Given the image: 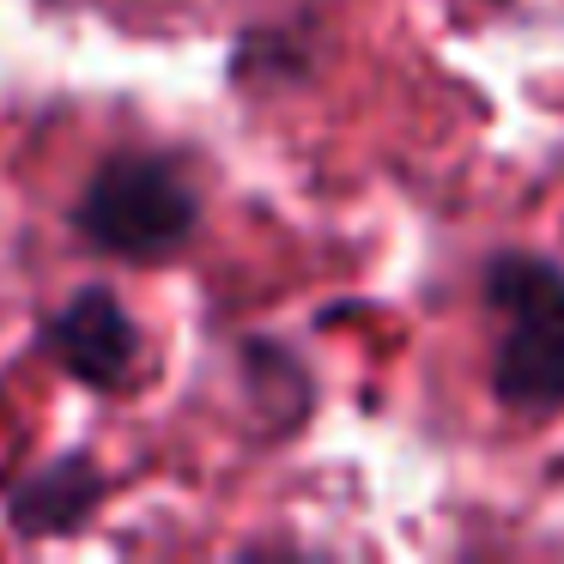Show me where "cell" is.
Returning <instances> with one entry per match:
<instances>
[{
  "mask_svg": "<svg viewBox=\"0 0 564 564\" xmlns=\"http://www.w3.org/2000/svg\"><path fill=\"white\" fill-rule=\"evenodd\" d=\"M200 231V188L183 159L152 147H122L86 176L74 200V237L104 261L159 268L176 261Z\"/></svg>",
  "mask_w": 564,
  "mask_h": 564,
  "instance_id": "cell-1",
  "label": "cell"
},
{
  "mask_svg": "<svg viewBox=\"0 0 564 564\" xmlns=\"http://www.w3.org/2000/svg\"><path fill=\"white\" fill-rule=\"evenodd\" d=\"M43 352L79 382V389L116 394L128 389L140 365V328L128 316V304L110 285H79L62 310H50L43 322Z\"/></svg>",
  "mask_w": 564,
  "mask_h": 564,
  "instance_id": "cell-3",
  "label": "cell"
},
{
  "mask_svg": "<svg viewBox=\"0 0 564 564\" xmlns=\"http://www.w3.org/2000/svg\"><path fill=\"white\" fill-rule=\"evenodd\" d=\"M486 310L498 406L528 425L564 413V268L528 249H503L486 261Z\"/></svg>",
  "mask_w": 564,
  "mask_h": 564,
  "instance_id": "cell-2",
  "label": "cell"
},
{
  "mask_svg": "<svg viewBox=\"0 0 564 564\" xmlns=\"http://www.w3.org/2000/svg\"><path fill=\"white\" fill-rule=\"evenodd\" d=\"M104 474L91 467L86 449L62 455V462H43L31 467V474H19L13 486L0 491V503H7V522H13V534L25 540H50V534H79V528L98 516L104 503Z\"/></svg>",
  "mask_w": 564,
  "mask_h": 564,
  "instance_id": "cell-4",
  "label": "cell"
}]
</instances>
